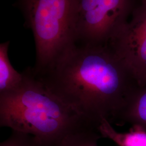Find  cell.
I'll return each instance as SVG.
<instances>
[{
  "instance_id": "6da1fadb",
  "label": "cell",
  "mask_w": 146,
  "mask_h": 146,
  "mask_svg": "<svg viewBox=\"0 0 146 146\" xmlns=\"http://www.w3.org/2000/svg\"><path fill=\"white\" fill-rule=\"evenodd\" d=\"M36 76L98 129L104 120L121 125L125 110L141 87L108 44L76 43L50 69Z\"/></svg>"
},
{
  "instance_id": "7a4b0ae2",
  "label": "cell",
  "mask_w": 146,
  "mask_h": 146,
  "mask_svg": "<svg viewBox=\"0 0 146 146\" xmlns=\"http://www.w3.org/2000/svg\"><path fill=\"white\" fill-rule=\"evenodd\" d=\"M21 85L0 96V125L33 136L40 146H56L86 128L99 129L54 94L34 74L23 72Z\"/></svg>"
},
{
  "instance_id": "3957f363",
  "label": "cell",
  "mask_w": 146,
  "mask_h": 146,
  "mask_svg": "<svg viewBox=\"0 0 146 146\" xmlns=\"http://www.w3.org/2000/svg\"><path fill=\"white\" fill-rule=\"evenodd\" d=\"M74 0H21L36 47L34 73L46 72L77 42L74 28Z\"/></svg>"
},
{
  "instance_id": "277c9868",
  "label": "cell",
  "mask_w": 146,
  "mask_h": 146,
  "mask_svg": "<svg viewBox=\"0 0 146 146\" xmlns=\"http://www.w3.org/2000/svg\"><path fill=\"white\" fill-rule=\"evenodd\" d=\"M135 5L134 0H74L76 42L108 44L128 21Z\"/></svg>"
},
{
  "instance_id": "5b68a950",
  "label": "cell",
  "mask_w": 146,
  "mask_h": 146,
  "mask_svg": "<svg viewBox=\"0 0 146 146\" xmlns=\"http://www.w3.org/2000/svg\"><path fill=\"white\" fill-rule=\"evenodd\" d=\"M108 44L135 76L146 86V0L135 5L128 21Z\"/></svg>"
},
{
  "instance_id": "8992f818",
  "label": "cell",
  "mask_w": 146,
  "mask_h": 146,
  "mask_svg": "<svg viewBox=\"0 0 146 146\" xmlns=\"http://www.w3.org/2000/svg\"><path fill=\"white\" fill-rule=\"evenodd\" d=\"M9 42L0 44V96L8 94L17 88L25 78L13 68L8 57Z\"/></svg>"
},
{
  "instance_id": "52a82bcc",
  "label": "cell",
  "mask_w": 146,
  "mask_h": 146,
  "mask_svg": "<svg viewBox=\"0 0 146 146\" xmlns=\"http://www.w3.org/2000/svg\"><path fill=\"white\" fill-rule=\"evenodd\" d=\"M102 137L108 138L118 146H146V131L132 127L128 133H119L115 131L111 124L104 120L99 128Z\"/></svg>"
},
{
  "instance_id": "ba28073f",
  "label": "cell",
  "mask_w": 146,
  "mask_h": 146,
  "mask_svg": "<svg viewBox=\"0 0 146 146\" xmlns=\"http://www.w3.org/2000/svg\"><path fill=\"white\" fill-rule=\"evenodd\" d=\"M146 131V86L140 87L132 99L121 120Z\"/></svg>"
},
{
  "instance_id": "9c48e42d",
  "label": "cell",
  "mask_w": 146,
  "mask_h": 146,
  "mask_svg": "<svg viewBox=\"0 0 146 146\" xmlns=\"http://www.w3.org/2000/svg\"><path fill=\"white\" fill-rule=\"evenodd\" d=\"M101 137L98 129L86 128L67 136L56 146H98Z\"/></svg>"
},
{
  "instance_id": "30bf717a",
  "label": "cell",
  "mask_w": 146,
  "mask_h": 146,
  "mask_svg": "<svg viewBox=\"0 0 146 146\" xmlns=\"http://www.w3.org/2000/svg\"><path fill=\"white\" fill-rule=\"evenodd\" d=\"M0 146H40L33 136L21 131H13L11 136Z\"/></svg>"
}]
</instances>
